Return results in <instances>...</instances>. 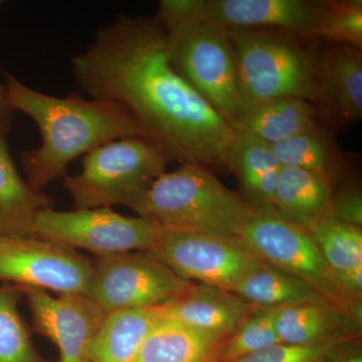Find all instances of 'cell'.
I'll use <instances>...</instances> for the list:
<instances>
[{
	"label": "cell",
	"instance_id": "1",
	"mask_svg": "<svg viewBox=\"0 0 362 362\" xmlns=\"http://www.w3.org/2000/svg\"><path fill=\"white\" fill-rule=\"evenodd\" d=\"M71 71L90 99L120 105L171 159L225 168L232 127L176 71L154 18L117 16L74 57Z\"/></svg>",
	"mask_w": 362,
	"mask_h": 362
},
{
	"label": "cell",
	"instance_id": "2",
	"mask_svg": "<svg viewBox=\"0 0 362 362\" xmlns=\"http://www.w3.org/2000/svg\"><path fill=\"white\" fill-rule=\"evenodd\" d=\"M4 86L13 110L32 118L42 135L40 146L21 157L26 182L37 192L65 177L71 162L101 145L121 138H145L139 124L120 105L51 96L8 73Z\"/></svg>",
	"mask_w": 362,
	"mask_h": 362
},
{
	"label": "cell",
	"instance_id": "3",
	"mask_svg": "<svg viewBox=\"0 0 362 362\" xmlns=\"http://www.w3.org/2000/svg\"><path fill=\"white\" fill-rule=\"evenodd\" d=\"M252 211L243 197L206 166L185 162L154 181L137 214L161 230L237 240Z\"/></svg>",
	"mask_w": 362,
	"mask_h": 362
},
{
	"label": "cell",
	"instance_id": "4",
	"mask_svg": "<svg viewBox=\"0 0 362 362\" xmlns=\"http://www.w3.org/2000/svg\"><path fill=\"white\" fill-rule=\"evenodd\" d=\"M170 160L163 149L145 138H121L86 154L80 173L66 175L64 187L75 209L124 206L138 213Z\"/></svg>",
	"mask_w": 362,
	"mask_h": 362
},
{
	"label": "cell",
	"instance_id": "5",
	"mask_svg": "<svg viewBox=\"0 0 362 362\" xmlns=\"http://www.w3.org/2000/svg\"><path fill=\"white\" fill-rule=\"evenodd\" d=\"M226 30L235 52L243 111L284 98L319 103L313 54L287 37L252 30Z\"/></svg>",
	"mask_w": 362,
	"mask_h": 362
},
{
	"label": "cell",
	"instance_id": "6",
	"mask_svg": "<svg viewBox=\"0 0 362 362\" xmlns=\"http://www.w3.org/2000/svg\"><path fill=\"white\" fill-rule=\"evenodd\" d=\"M164 30L176 71L232 125L244 111L235 52L226 30L197 23Z\"/></svg>",
	"mask_w": 362,
	"mask_h": 362
},
{
	"label": "cell",
	"instance_id": "7",
	"mask_svg": "<svg viewBox=\"0 0 362 362\" xmlns=\"http://www.w3.org/2000/svg\"><path fill=\"white\" fill-rule=\"evenodd\" d=\"M237 240L259 259L291 274L331 303L350 309L354 302L340 289L310 233L288 223L275 209H252Z\"/></svg>",
	"mask_w": 362,
	"mask_h": 362
},
{
	"label": "cell",
	"instance_id": "8",
	"mask_svg": "<svg viewBox=\"0 0 362 362\" xmlns=\"http://www.w3.org/2000/svg\"><path fill=\"white\" fill-rule=\"evenodd\" d=\"M92 265L86 296L106 314L164 306L192 283L178 277L146 252L97 256Z\"/></svg>",
	"mask_w": 362,
	"mask_h": 362
},
{
	"label": "cell",
	"instance_id": "9",
	"mask_svg": "<svg viewBox=\"0 0 362 362\" xmlns=\"http://www.w3.org/2000/svg\"><path fill=\"white\" fill-rule=\"evenodd\" d=\"M161 228L143 216H125L109 207L42 209L35 216L33 235L71 249H84L97 256L127 252H148Z\"/></svg>",
	"mask_w": 362,
	"mask_h": 362
},
{
	"label": "cell",
	"instance_id": "10",
	"mask_svg": "<svg viewBox=\"0 0 362 362\" xmlns=\"http://www.w3.org/2000/svg\"><path fill=\"white\" fill-rule=\"evenodd\" d=\"M146 252L183 280L230 292L263 262L238 240L176 230H160Z\"/></svg>",
	"mask_w": 362,
	"mask_h": 362
},
{
	"label": "cell",
	"instance_id": "11",
	"mask_svg": "<svg viewBox=\"0 0 362 362\" xmlns=\"http://www.w3.org/2000/svg\"><path fill=\"white\" fill-rule=\"evenodd\" d=\"M92 271V259L52 240L0 237V282L86 296Z\"/></svg>",
	"mask_w": 362,
	"mask_h": 362
},
{
	"label": "cell",
	"instance_id": "12",
	"mask_svg": "<svg viewBox=\"0 0 362 362\" xmlns=\"http://www.w3.org/2000/svg\"><path fill=\"white\" fill-rule=\"evenodd\" d=\"M319 2L304 0H180V23H197L223 30L275 28L310 37Z\"/></svg>",
	"mask_w": 362,
	"mask_h": 362
},
{
	"label": "cell",
	"instance_id": "13",
	"mask_svg": "<svg viewBox=\"0 0 362 362\" xmlns=\"http://www.w3.org/2000/svg\"><path fill=\"white\" fill-rule=\"evenodd\" d=\"M23 290L35 330L57 345L59 362H90V343L107 314L85 295L52 297L45 290Z\"/></svg>",
	"mask_w": 362,
	"mask_h": 362
},
{
	"label": "cell",
	"instance_id": "14",
	"mask_svg": "<svg viewBox=\"0 0 362 362\" xmlns=\"http://www.w3.org/2000/svg\"><path fill=\"white\" fill-rule=\"evenodd\" d=\"M254 309L232 292L192 282L182 294L164 305L163 316L223 342Z\"/></svg>",
	"mask_w": 362,
	"mask_h": 362
},
{
	"label": "cell",
	"instance_id": "15",
	"mask_svg": "<svg viewBox=\"0 0 362 362\" xmlns=\"http://www.w3.org/2000/svg\"><path fill=\"white\" fill-rule=\"evenodd\" d=\"M281 343L310 346L361 337V303L346 309L331 303L300 304L274 309Z\"/></svg>",
	"mask_w": 362,
	"mask_h": 362
},
{
	"label": "cell",
	"instance_id": "16",
	"mask_svg": "<svg viewBox=\"0 0 362 362\" xmlns=\"http://www.w3.org/2000/svg\"><path fill=\"white\" fill-rule=\"evenodd\" d=\"M334 45V44H332ZM320 89L319 103L344 123L362 118V52L349 45H334L315 56Z\"/></svg>",
	"mask_w": 362,
	"mask_h": 362
},
{
	"label": "cell",
	"instance_id": "17",
	"mask_svg": "<svg viewBox=\"0 0 362 362\" xmlns=\"http://www.w3.org/2000/svg\"><path fill=\"white\" fill-rule=\"evenodd\" d=\"M228 168L239 178L244 197L252 209H274L281 165L271 146L233 132L225 157Z\"/></svg>",
	"mask_w": 362,
	"mask_h": 362
},
{
	"label": "cell",
	"instance_id": "18",
	"mask_svg": "<svg viewBox=\"0 0 362 362\" xmlns=\"http://www.w3.org/2000/svg\"><path fill=\"white\" fill-rule=\"evenodd\" d=\"M340 289L361 301L362 226L325 216L309 230Z\"/></svg>",
	"mask_w": 362,
	"mask_h": 362
},
{
	"label": "cell",
	"instance_id": "19",
	"mask_svg": "<svg viewBox=\"0 0 362 362\" xmlns=\"http://www.w3.org/2000/svg\"><path fill=\"white\" fill-rule=\"evenodd\" d=\"M333 185L321 176L294 168H282L274 197V209L285 221L309 230L328 216Z\"/></svg>",
	"mask_w": 362,
	"mask_h": 362
},
{
	"label": "cell",
	"instance_id": "20",
	"mask_svg": "<svg viewBox=\"0 0 362 362\" xmlns=\"http://www.w3.org/2000/svg\"><path fill=\"white\" fill-rule=\"evenodd\" d=\"M0 130V237H33L35 216L52 206V199L28 185L16 168Z\"/></svg>",
	"mask_w": 362,
	"mask_h": 362
},
{
	"label": "cell",
	"instance_id": "21",
	"mask_svg": "<svg viewBox=\"0 0 362 362\" xmlns=\"http://www.w3.org/2000/svg\"><path fill=\"white\" fill-rule=\"evenodd\" d=\"M317 112L309 102L294 98L255 105L230 125L233 132L273 146L317 125Z\"/></svg>",
	"mask_w": 362,
	"mask_h": 362
},
{
	"label": "cell",
	"instance_id": "22",
	"mask_svg": "<svg viewBox=\"0 0 362 362\" xmlns=\"http://www.w3.org/2000/svg\"><path fill=\"white\" fill-rule=\"evenodd\" d=\"M163 316V306L107 314L90 343V362H134L145 338Z\"/></svg>",
	"mask_w": 362,
	"mask_h": 362
},
{
	"label": "cell",
	"instance_id": "23",
	"mask_svg": "<svg viewBox=\"0 0 362 362\" xmlns=\"http://www.w3.org/2000/svg\"><path fill=\"white\" fill-rule=\"evenodd\" d=\"M232 293L256 308L331 303L310 285L265 262L247 273Z\"/></svg>",
	"mask_w": 362,
	"mask_h": 362
},
{
	"label": "cell",
	"instance_id": "24",
	"mask_svg": "<svg viewBox=\"0 0 362 362\" xmlns=\"http://www.w3.org/2000/svg\"><path fill=\"white\" fill-rule=\"evenodd\" d=\"M221 344L162 316L145 338L134 362H216Z\"/></svg>",
	"mask_w": 362,
	"mask_h": 362
},
{
	"label": "cell",
	"instance_id": "25",
	"mask_svg": "<svg viewBox=\"0 0 362 362\" xmlns=\"http://www.w3.org/2000/svg\"><path fill=\"white\" fill-rule=\"evenodd\" d=\"M282 168H294L325 178L334 185L340 175L337 145L318 124L271 146Z\"/></svg>",
	"mask_w": 362,
	"mask_h": 362
},
{
	"label": "cell",
	"instance_id": "26",
	"mask_svg": "<svg viewBox=\"0 0 362 362\" xmlns=\"http://www.w3.org/2000/svg\"><path fill=\"white\" fill-rule=\"evenodd\" d=\"M23 295L18 286L0 287V362H54L42 356L33 345L18 310Z\"/></svg>",
	"mask_w": 362,
	"mask_h": 362
},
{
	"label": "cell",
	"instance_id": "27",
	"mask_svg": "<svg viewBox=\"0 0 362 362\" xmlns=\"http://www.w3.org/2000/svg\"><path fill=\"white\" fill-rule=\"evenodd\" d=\"M310 37L361 51V0L319 2L318 18Z\"/></svg>",
	"mask_w": 362,
	"mask_h": 362
},
{
	"label": "cell",
	"instance_id": "28",
	"mask_svg": "<svg viewBox=\"0 0 362 362\" xmlns=\"http://www.w3.org/2000/svg\"><path fill=\"white\" fill-rule=\"evenodd\" d=\"M274 309L256 308L221 344L216 362H228L278 344Z\"/></svg>",
	"mask_w": 362,
	"mask_h": 362
},
{
	"label": "cell",
	"instance_id": "29",
	"mask_svg": "<svg viewBox=\"0 0 362 362\" xmlns=\"http://www.w3.org/2000/svg\"><path fill=\"white\" fill-rule=\"evenodd\" d=\"M338 341V340H337ZM333 342L310 346H294L284 343L272 345L249 356L228 362H317Z\"/></svg>",
	"mask_w": 362,
	"mask_h": 362
},
{
	"label": "cell",
	"instance_id": "30",
	"mask_svg": "<svg viewBox=\"0 0 362 362\" xmlns=\"http://www.w3.org/2000/svg\"><path fill=\"white\" fill-rule=\"evenodd\" d=\"M328 216L362 226V195L356 185H346L333 197Z\"/></svg>",
	"mask_w": 362,
	"mask_h": 362
},
{
	"label": "cell",
	"instance_id": "31",
	"mask_svg": "<svg viewBox=\"0 0 362 362\" xmlns=\"http://www.w3.org/2000/svg\"><path fill=\"white\" fill-rule=\"evenodd\" d=\"M361 337L344 338L333 342L317 362H362Z\"/></svg>",
	"mask_w": 362,
	"mask_h": 362
},
{
	"label": "cell",
	"instance_id": "32",
	"mask_svg": "<svg viewBox=\"0 0 362 362\" xmlns=\"http://www.w3.org/2000/svg\"><path fill=\"white\" fill-rule=\"evenodd\" d=\"M14 111L7 99L6 86L0 84V130L9 132Z\"/></svg>",
	"mask_w": 362,
	"mask_h": 362
},
{
	"label": "cell",
	"instance_id": "33",
	"mask_svg": "<svg viewBox=\"0 0 362 362\" xmlns=\"http://www.w3.org/2000/svg\"><path fill=\"white\" fill-rule=\"evenodd\" d=\"M4 1H1V0H0V7L4 6Z\"/></svg>",
	"mask_w": 362,
	"mask_h": 362
}]
</instances>
